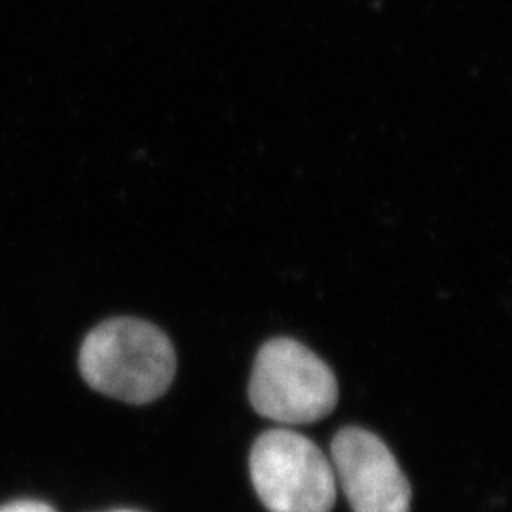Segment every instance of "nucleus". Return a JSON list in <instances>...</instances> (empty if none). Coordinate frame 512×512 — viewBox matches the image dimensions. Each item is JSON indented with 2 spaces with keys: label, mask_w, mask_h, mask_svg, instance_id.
<instances>
[{
  "label": "nucleus",
  "mask_w": 512,
  "mask_h": 512,
  "mask_svg": "<svg viewBox=\"0 0 512 512\" xmlns=\"http://www.w3.org/2000/svg\"><path fill=\"white\" fill-rule=\"evenodd\" d=\"M78 365L95 391L124 403L147 404L169 389L177 372V357L158 327L120 317L88 334Z\"/></svg>",
  "instance_id": "nucleus-1"
},
{
  "label": "nucleus",
  "mask_w": 512,
  "mask_h": 512,
  "mask_svg": "<svg viewBox=\"0 0 512 512\" xmlns=\"http://www.w3.org/2000/svg\"><path fill=\"white\" fill-rule=\"evenodd\" d=\"M249 399L268 420L302 425L329 416L338 403V384L311 349L291 338H275L256 355Z\"/></svg>",
  "instance_id": "nucleus-2"
},
{
  "label": "nucleus",
  "mask_w": 512,
  "mask_h": 512,
  "mask_svg": "<svg viewBox=\"0 0 512 512\" xmlns=\"http://www.w3.org/2000/svg\"><path fill=\"white\" fill-rule=\"evenodd\" d=\"M251 478L270 512H330L336 476L330 459L313 440L289 429H272L251 450Z\"/></svg>",
  "instance_id": "nucleus-3"
},
{
  "label": "nucleus",
  "mask_w": 512,
  "mask_h": 512,
  "mask_svg": "<svg viewBox=\"0 0 512 512\" xmlns=\"http://www.w3.org/2000/svg\"><path fill=\"white\" fill-rule=\"evenodd\" d=\"M330 463L353 512H410L412 490L403 469L370 431L342 429L332 440Z\"/></svg>",
  "instance_id": "nucleus-4"
},
{
  "label": "nucleus",
  "mask_w": 512,
  "mask_h": 512,
  "mask_svg": "<svg viewBox=\"0 0 512 512\" xmlns=\"http://www.w3.org/2000/svg\"><path fill=\"white\" fill-rule=\"evenodd\" d=\"M0 512H55L50 505L38 501H16L0 507Z\"/></svg>",
  "instance_id": "nucleus-5"
},
{
  "label": "nucleus",
  "mask_w": 512,
  "mask_h": 512,
  "mask_svg": "<svg viewBox=\"0 0 512 512\" xmlns=\"http://www.w3.org/2000/svg\"><path fill=\"white\" fill-rule=\"evenodd\" d=\"M116 512H135V511H116Z\"/></svg>",
  "instance_id": "nucleus-6"
}]
</instances>
